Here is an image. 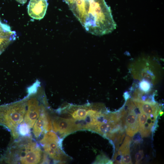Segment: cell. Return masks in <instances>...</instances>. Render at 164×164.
Returning a JSON list of instances; mask_svg holds the SVG:
<instances>
[{
    "mask_svg": "<svg viewBox=\"0 0 164 164\" xmlns=\"http://www.w3.org/2000/svg\"><path fill=\"white\" fill-rule=\"evenodd\" d=\"M116 24L110 8L104 0H89L87 17L83 26L88 32L102 36L112 32Z\"/></svg>",
    "mask_w": 164,
    "mask_h": 164,
    "instance_id": "cell-1",
    "label": "cell"
},
{
    "mask_svg": "<svg viewBox=\"0 0 164 164\" xmlns=\"http://www.w3.org/2000/svg\"><path fill=\"white\" fill-rule=\"evenodd\" d=\"M44 155L39 145L30 136L23 137L11 146L3 160L10 163H43Z\"/></svg>",
    "mask_w": 164,
    "mask_h": 164,
    "instance_id": "cell-2",
    "label": "cell"
},
{
    "mask_svg": "<svg viewBox=\"0 0 164 164\" xmlns=\"http://www.w3.org/2000/svg\"><path fill=\"white\" fill-rule=\"evenodd\" d=\"M27 99L0 106V125L10 131L15 138L19 135V125L22 122L26 110Z\"/></svg>",
    "mask_w": 164,
    "mask_h": 164,
    "instance_id": "cell-3",
    "label": "cell"
},
{
    "mask_svg": "<svg viewBox=\"0 0 164 164\" xmlns=\"http://www.w3.org/2000/svg\"><path fill=\"white\" fill-rule=\"evenodd\" d=\"M41 107L40 114L32 127L33 133L36 138H39L42 135L53 129L49 114L43 106L41 105Z\"/></svg>",
    "mask_w": 164,
    "mask_h": 164,
    "instance_id": "cell-4",
    "label": "cell"
},
{
    "mask_svg": "<svg viewBox=\"0 0 164 164\" xmlns=\"http://www.w3.org/2000/svg\"><path fill=\"white\" fill-rule=\"evenodd\" d=\"M26 109L24 117V122L31 128L39 117L41 111V105L36 98L32 97L28 100Z\"/></svg>",
    "mask_w": 164,
    "mask_h": 164,
    "instance_id": "cell-5",
    "label": "cell"
},
{
    "mask_svg": "<svg viewBox=\"0 0 164 164\" xmlns=\"http://www.w3.org/2000/svg\"><path fill=\"white\" fill-rule=\"evenodd\" d=\"M53 128L54 132L62 136L78 130L74 121L59 117L54 118L52 121Z\"/></svg>",
    "mask_w": 164,
    "mask_h": 164,
    "instance_id": "cell-6",
    "label": "cell"
},
{
    "mask_svg": "<svg viewBox=\"0 0 164 164\" xmlns=\"http://www.w3.org/2000/svg\"><path fill=\"white\" fill-rule=\"evenodd\" d=\"M48 0H30L28 5V12L32 18L40 19L44 16L48 6Z\"/></svg>",
    "mask_w": 164,
    "mask_h": 164,
    "instance_id": "cell-7",
    "label": "cell"
},
{
    "mask_svg": "<svg viewBox=\"0 0 164 164\" xmlns=\"http://www.w3.org/2000/svg\"><path fill=\"white\" fill-rule=\"evenodd\" d=\"M89 0H74L73 4L70 9L83 26L87 17Z\"/></svg>",
    "mask_w": 164,
    "mask_h": 164,
    "instance_id": "cell-8",
    "label": "cell"
},
{
    "mask_svg": "<svg viewBox=\"0 0 164 164\" xmlns=\"http://www.w3.org/2000/svg\"><path fill=\"white\" fill-rule=\"evenodd\" d=\"M126 112L124 128L127 135L132 137L139 131L138 116L135 114L133 110Z\"/></svg>",
    "mask_w": 164,
    "mask_h": 164,
    "instance_id": "cell-9",
    "label": "cell"
},
{
    "mask_svg": "<svg viewBox=\"0 0 164 164\" xmlns=\"http://www.w3.org/2000/svg\"><path fill=\"white\" fill-rule=\"evenodd\" d=\"M132 100L141 112L148 115H158L160 109L157 103H151L140 100Z\"/></svg>",
    "mask_w": 164,
    "mask_h": 164,
    "instance_id": "cell-10",
    "label": "cell"
},
{
    "mask_svg": "<svg viewBox=\"0 0 164 164\" xmlns=\"http://www.w3.org/2000/svg\"><path fill=\"white\" fill-rule=\"evenodd\" d=\"M16 38V34L14 31L0 34V55Z\"/></svg>",
    "mask_w": 164,
    "mask_h": 164,
    "instance_id": "cell-11",
    "label": "cell"
},
{
    "mask_svg": "<svg viewBox=\"0 0 164 164\" xmlns=\"http://www.w3.org/2000/svg\"><path fill=\"white\" fill-rule=\"evenodd\" d=\"M30 129L29 126L24 122H22L18 126V132L19 135L23 137L30 135Z\"/></svg>",
    "mask_w": 164,
    "mask_h": 164,
    "instance_id": "cell-12",
    "label": "cell"
},
{
    "mask_svg": "<svg viewBox=\"0 0 164 164\" xmlns=\"http://www.w3.org/2000/svg\"><path fill=\"white\" fill-rule=\"evenodd\" d=\"M40 86V82L37 80L33 85L28 87L27 90L28 96L33 95L36 93Z\"/></svg>",
    "mask_w": 164,
    "mask_h": 164,
    "instance_id": "cell-13",
    "label": "cell"
},
{
    "mask_svg": "<svg viewBox=\"0 0 164 164\" xmlns=\"http://www.w3.org/2000/svg\"><path fill=\"white\" fill-rule=\"evenodd\" d=\"M139 88L143 92H148L151 88L150 84L147 80H143L140 83Z\"/></svg>",
    "mask_w": 164,
    "mask_h": 164,
    "instance_id": "cell-14",
    "label": "cell"
},
{
    "mask_svg": "<svg viewBox=\"0 0 164 164\" xmlns=\"http://www.w3.org/2000/svg\"><path fill=\"white\" fill-rule=\"evenodd\" d=\"M149 115L141 112L138 115V119L139 124V128L142 127L146 122Z\"/></svg>",
    "mask_w": 164,
    "mask_h": 164,
    "instance_id": "cell-15",
    "label": "cell"
},
{
    "mask_svg": "<svg viewBox=\"0 0 164 164\" xmlns=\"http://www.w3.org/2000/svg\"><path fill=\"white\" fill-rule=\"evenodd\" d=\"M121 164H132L130 154H127L121 156Z\"/></svg>",
    "mask_w": 164,
    "mask_h": 164,
    "instance_id": "cell-16",
    "label": "cell"
},
{
    "mask_svg": "<svg viewBox=\"0 0 164 164\" xmlns=\"http://www.w3.org/2000/svg\"><path fill=\"white\" fill-rule=\"evenodd\" d=\"M143 152L142 150H139L135 155L136 162L135 163L138 164L143 157Z\"/></svg>",
    "mask_w": 164,
    "mask_h": 164,
    "instance_id": "cell-17",
    "label": "cell"
},
{
    "mask_svg": "<svg viewBox=\"0 0 164 164\" xmlns=\"http://www.w3.org/2000/svg\"><path fill=\"white\" fill-rule=\"evenodd\" d=\"M133 138V140L135 143H138L141 138V135L140 133L135 134Z\"/></svg>",
    "mask_w": 164,
    "mask_h": 164,
    "instance_id": "cell-18",
    "label": "cell"
},
{
    "mask_svg": "<svg viewBox=\"0 0 164 164\" xmlns=\"http://www.w3.org/2000/svg\"><path fill=\"white\" fill-rule=\"evenodd\" d=\"M68 5L70 9L73 6L74 0H63Z\"/></svg>",
    "mask_w": 164,
    "mask_h": 164,
    "instance_id": "cell-19",
    "label": "cell"
},
{
    "mask_svg": "<svg viewBox=\"0 0 164 164\" xmlns=\"http://www.w3.org/2000/svg\"><path fill=\"white\" fill-rule=\"evenodd\" d=\"M17 1L20 3L24 4L27 1V0H16Z\"/></svg>",
    "mask_w": 164,
    "mask_h": 164,
    "instance_id": "cell-20",
    "label": "cell"
},
{
    "mask_svg": "<svg viewBox=\"0 0 164 164\" xmlns=\"http://www.w3.org/2000/svg\"><path fill=\"white\" fill-rule=\"evenodd\" d=\"M124 98L126 101H127L129 98V95L127 92L124 94Z\"/></svg>",
    "mask_w": 164,
    "mask_h": 164,
    "instance_id": "cell-21",
    "label": "cell"
},
{
    "mask_svg": "<svg viewBox=\"0 0 164 164\" xmlns=\"http://www.w3.org/2000/svg\"><path fill=\"white\" fill-rule=\"evenodd\" d=\"M163 113V112L162 111H160L159 114L161 116L162 115Z\"/></svg>",
    "mask_w": 164,
    "mask_h": 164,
    "instance_id": "cell-22",
    "label": "cell"
}]
</instances>
